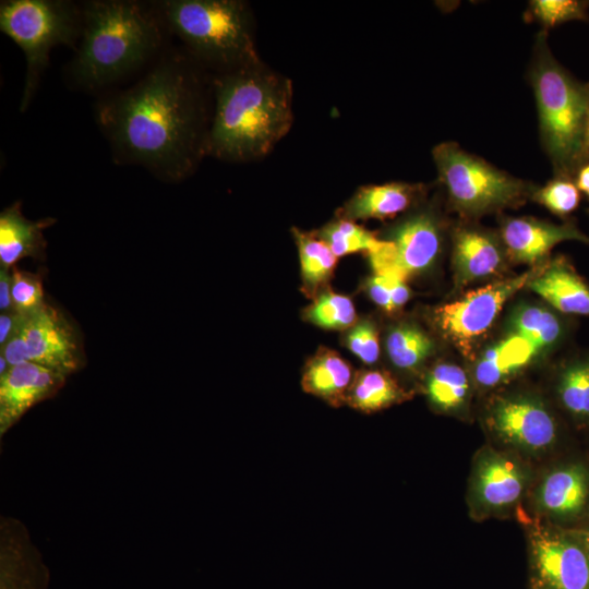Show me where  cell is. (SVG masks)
Segmentation results:
<instances>
[{
	"mask_svg": "<svg viewBox=\"0 0 589 589\" xmlns=\"http://www.w3.org/2000/svg\"><path fill=\"white\" fill-rule=\"evenodd\" d=\"M202 92L189 61L169 56L134 85L101 99L96 119L118 160L178 182L206 155L209 122Z\"/></svg>",
	"mask_w": 589,
	"mask_h": 589,
	"instance_id": "6da1fadb",
	"label": "cell"
},
{
	"mask_svg": "<svg viewBox=\"0 0 589 589\" xmlns=\"http://www.w3.org/2000/svg\"><path fill=\"white\" fill-rule=\"evenodd\" d=\"M291 81L261 61L219 73L206 155L244 163L266 156L293 122Z\"/></svg>",
	"mask_w": 589,
	"mask_h": 589,
	"instance_id": "7a4b0ae2",
	"label": "cell"
},
{
	"mask_svg": "<svg viewBox=\"0 0 589 589\" xmlns=\"http://www.w3.org/2000/svg\"><path fill=\"white\" fill-rule=\"evenodd\" d=\"M165 28L153 4L93 0L82 8V39L68 67L72 83L98 91L139 69L161 47Z\"/></svg>",
	"mask_w": 589,
	"mask_h": 589,
	"instance_id": "3957f363",
	"label": "cell"
},
{
	"mask_svg": "<svg viewBox=\"0 0 589 589\" xmlns=\"http://www.w3.org/2000/svg\"><path fill=\"white\" fill-rule=\"evenodd\" d=\"M527 76L536 99L541 146L553 175L574 179L580 166L587 83L557 61L544 31L536 36Z\"/></svg>",
	"mask_w": 589,
	"mask_h": 589,
	"instance_id": "277c9868",
	"label": "cell"
},
{
	"mask_svg": "<svg viewBox=\"0 0 589 589\" xmlns=\"http://www.w3.org/2000/svg\"><path fill=\"white\" fill-rule=\"evenodd\" d=\"M165 28L219 73L260 60L253 16L240 0H163L152 3Z\"/></svg>",
	"mask_w": 589,
	"mask_h": 589,
	"instance_id": "5b68a950",
	"label": "cell"
},
{
	"mask_svg": "<svg viewBox=\"0 0 589 589\" xmlns=\"http://www.w3.org/2000/svg\"><path fill=\"white\" fill-rule=\"evenodd\" d=\"M432 157L446 207L459 219L478 221L486 215L518 208L530 200L537 187L453 141L435 145Z\"/></svg>",
	"mask_w": 589,
	"mask_h": 589,
	"instance_id": "8992f818",
	"label": "cell"
},
{
	"mask_svg": "<svg viewBox=\"0 0 589 589\" xmlns=\"http://www.w3.org/2000/svg\"><path fill=\"white\" fill-rule=\"evenodd\" d=\"M0 29L24 52L26 75L21 111H24L57 45H72L82 31V10L64 0H5L0 4Z\"/></svg>",
	"mask_w": 589,
	"mask_h": 589,
	"instance_id": "52a82bcc",
	"label": "cell"
},
{
	"mask_svg": "<svg viewBox=\"0 0 589 589\" xmlns=\"http://www.w3.org/2000/svg\"><path fill=\"white\" fill-rule=\"evenodd\" d=\"M438 199L424 201L389 227L383 245L369 254L374 274L408 280L430 271L438 261L450 232Z\"/></svg>",
	"mask_w": 589,
	"mask_h": 589,
	"instance_id": "ba28073f",
	"label": "cell"
},
{
	"mask_svg": "<svg viewBox=\"0 0 589 589\" xmlns=\"http://www.w3.org/2000/svg\"><path fill=\"white\" fill-rule=\"evenodd\" d=\"M540 266L514 277L494 280L436 306L432 311L436 330L461 354L473 360L480 342L494 325L505 303L527 287Z\"/></svg>",
	"mask_w": 589,
	"mask_h": 589,
	"instance_id": "9c48e42d",
	"label": "cell"
},
{
	"mask_svg": "<svg viewBox=\"0 0 589 589\" xmlns=\"http://www.w3.org/2000/svg\"><path fill=\"white\" fill-rule=\"evenodd\" d=\"M484 423L502 443L532 454L552 447L560 431L551 407L529 393L496 396L485 409Z\"/></svg>",
	"mask_w": 589,
	"mask_h": 589,
	"instance_id": "30bf717a",
	"label": "cell"
},
{
	"mask_svg": "<svg viewBox=\"0 0 589 589\" xmlns=\"http://www.w3.org/2000/svg\"><path fill=\"white\" fill-rule=\"evenodd\" d=\"M539 589H589V552L572 531L539 521L528 529Z\"/></svg>",
	"mask_w": 589,
	"mask_h": 589,
	"instance_id": "8fae6325",
	"label": "cell"
},
{
	"mask_svg": "<svg viewBox=\"0 0 589 589\" xmlns=\"http://www.w3.org/2000/svg\"><path fill=\"white\" fill-rule=\"evenodd\" d=\"M20 327L29 360L69 376L84 365L81 336L64 314L45 301L21 313Z\"/></svg>",
	"mask_w": 589,
	"mask_h": 589,
	"instance_id": "7c38bea8",
	"label": "cell"
},
{
	"mask_svg": "<svg viewBox=\"0 0 589 589\" xmlns=\"http://www.w3.org/2000/svg\"><path fill=\"white\" fill-rule=\"evenodd\" d=\"M470 479L471 512L485 518L504 514L520 501L528 473L513 456L485 447L474 459Z\"/></svg>",
	"mask_w": 589,
	"mask_h": 589,
	"instance_id": "4fadbf2b",
	"label": "cell"
},
{
	"mask_svg": "<svg viewBox=\"0 0 589 589\" xmlns=\"http://www.w3.org/2000/svg\"><path fill=\"white\" fill-rule=\"evenodd\" d=\"M452 268L457 289L500 275L508 257L497 230L477 221L458 219L452 223Z\"/></svg>",
	"mask_w": 589,
	"mask_h": 589,
	"instance_id": "5bb4252c",
	"label": "cell"
},
{
	"mask_svg": "<svg viewBox=\"0 0 589 589\" xmlns=\"http://www.w3.org/2000/svg\"><path fill=\"white\" fill-rule=\"evenodd\" d=\"M497 232L508 261L532 267L545 263L551 257V251L561 242L589 244V236L578 227L574 217L556 224L530 216L502 215Z\"/></svg>",
	"mask_w": 589,
	"mask_h": 589,
	"instance_id": "9a60e30c",
	"label": "cell"
},
{
	"mask_svg": "<svg viewBox=\"0 0 589 589\" xmlns=\"http://www.w3.org/2000/svg\"><path fill=\"white\" fill-rule=\"evenodd\" d=\"M64 374L33 361L11 366L0 376V437L35 405L52 398L67 382Z\"/></svg>",
	"mask_w": 589,
	"mask_h": 589,
	"instance_id": "2e32d148",
	"label": "cell"
},
{
	"mask_svg": "<svg viewBox=\"0 0 589 589\" xmlns=\"http://www.w3.org/2000/svg\"><path fill=\"white\" fill-rule=\"evenodd\" d=\"M50 573L25 525L0 518V589H49Z\"/></svg>",
	"mask_w": 589,
	"mask_h": 589,
	"instance_id": "e0dca14e",
	"label": "cell"
},
{
	"mask_svg": "<svg viewBox=\"0 0 589 589\" xmlns=\"http://www.w3.org/2000/svg\"><path fill=\"white\" fill-rule=\"evenodd\" d=\"M527 287L564 315L589 316V284L565 255L550 257Z\"/></svg>",
	"mask_w": 589,
	"mask_h": 589,
	"instance_id": "ac0fdd59",
	"label": "cell"
},
{
	"mask_svg": "<svg viewBox=\"0 0 589 589\" xmlns=\"http://www.w3.org/2000/svg\"><path fill=\"white\" fill-rule=\"evenodd\" d=\"M426 192L425 184L402 181L363 185L347 201L339 217L353 221L390 219L420 205Z\"/></svg>",
	"mask_w": 589,
	"mask_h": 589,
	"instance_id": "d6986e66",
	"label": "cell"
},
{
	"mask_svg": "<svg viewBox=\"0 0 589 589\" xmlns=\"http://www.w3.org/2000/svg\"><path fill=\"white\" fill-rule=\"evenodd\" d=\"M540 513L553 519L580 516L589 505V472L580 464H568L548 472L536 489Z\"/></svg>",
	"mask_w": 589,
	"mask_h": 589,
	"instance_id": "ffe728a7",
	"label": "cell"
},
{
	"mask_svg": "<svg viewBox=\"0 0 589 589\" xmlns=\"http://www.w3.org/2000/svg\"><path fill=\"white\" fill-rule=\"evenodd\" d=\"M537 358L528 340L507 332L474 357L470 375L479 388L493 389L514 378Z\"/></svg>",
	"mask_w": 589,
	"mask_h": 589,
	"instance_id": "44dd1931",
	"label": "cell"
},
{
	"mask_svg": "<svg viewBox=\"0 0 589 589\" xmlns=\"http://www.w3.org/2000/svg\"><path fill=\"white\" fill-rule=\"evenodd\" d=\"M573 329L572 316L555 311L546 303L518 304L508 318V332L528 340L538 358L564 346Z\"/></svg>",
	"mask_w": 589,
	"mask_h": 589,
	"instance_id": "7402d4cb",
	"label": "cell"
},
{
	"mask_svg": "<svg viewBox=\"0 0 589 589\" xmlns=\"http://www.w3.org/2000/svg\"><path fill=\"white\" fill-rule=\"evenodd\" d=\"M55 219H27L21 203L15 202L0 214V266L12 268L25 257L44 260L47 242L43 231L55 224Z\"/></svg>",
	"mask_w": 589,
	"mask_h": 589,
	"instance_id": "603a6c76",
	"label": "cell"
},
{
	"mask_svg": "<svg viewBox=\"0 0 589 589\" xmlns=\"http://www.w3.org/2000/svg\"><path fill=\"white\" fill-rule=\"evenodd\" d=\"M350 364L337 352L321 347L305 363L301 377L302 389L332 407L346 405L353 380Z\"/></svg>",
	"mask_w": 589,
	"mask_h": 589,
	"instance_id": "cb8c5ba5",
	"label": "cell"
},
{
	"mask_svg": "<svg viewBox=\"0 0 589 589\" xmlns=\"http://www.w3.org/2000/svg\"><path fill=\"white\" fill-rule=\"evenodd\" d=\"M557 404L575 422L589 423V350H574L554 368Z\"/></svg>",
	"mask_w": 589,
	"mask_h": 589,
	"instance_id": "d4e9b609",
	"label": "cell"
},
{
	"mask_svg": "<svg viewBox=\"0 0 589 589\" xmlns=\"http://www.w3.org/2000/svg\"><path fill=\"white\" fill-rule=\"evenodd\" d=\"M473 381L461 365L453 361H441L425 374L423 389L431 407L443 413L465 410Z\"/></svg>",
	"mask_w": 589,
	"mask_h": 589,
	"instance_id": "484cf974",
	"label": "cell"
},
{
	"mask_svg": "<svg viewBox=\"0 0 589 589\" xmlns=\"http://www.w3.org/2000/svg\"><path fill=\"white\" fill-rule=\"evenodd\" d=\"M411 394L384 370H362L354 373L348 389L346 405L373 413L410 399Z\"/></svg>",
	"mask_w": 589,
	"mask_h": 589,
	"instance_id": "4316f807",
	"label": "cell"
},
{
	"mask_svg": "<svg viewBox=\"0 0 589 589\" xmlns=\"http://www.w3.org/2000/svg\"><path fill=\"white\" fill-rule=\"evenodd\" d=\"M433 338L414 322H400L388 330L385 339L392 364L406 373L418 372L435 351Z\"/></svg>",
	"mask_w": 589,
	"mask_h": 589,
	"instance_id": "83f0119b",
	"label": "cell"
},
{
	"mask_svg": "<svg viewBox=\"0 0 589 589\" xmlns=\"http://www.w3.org/2000/svg\"><path fill=\"white\" fill-rule=\"evenodd\" d=\"M292 235L299 252L303 291L315 298L332 277L338 257L314 231L292 228Z\"/></svg>",
	"mask_w": 589,
	"mask_h": 589,
	"instance_id": "f1b7e54d",
	"label": "cell"
},
{
	"mask_svg": "<svg viewBox=\"0 0 589 589\" xmlns=\"http://www.w3.org/2000/svg\"><path fill=\"white\" fill-rule=\"evenodd\" d=\"M314 232L329 245L337 257L358 252L369 255L384 243L376 233L344 217H338Z\"/></svg>",
	"mask_w": 589,
	"mask_h": 589,
	"instance_id": "f546056e",
	"label": "cell"
},
{
	"mask_svg": "<svg viewBox=\"0 0 589 589\" xmlns=\"http://www.w3.org/2000/svg\"><path fill=\"white\" fill-rule=\"evenodd\" d=\"M304 318L324 329H348L357 322L356 308L350 298L326 289L304 310Z\"/></svg>",
	"mask_w": 589,
	"mask_h": 589,
	"instance_id": "4dcf8cb0",
	"label": "cell"
},
{
	"mask_svg": "<svg viewBox=\"0 0 589 589\" xmlns=\"http://www.w3.org/2000/svg\"><path fill=\"white\" fill-rule=\"evenodd\" d=\"M525 19L537 22L544 32L572 21H589V1L531 0Z\"/></svg>",
	"mask_w": 589,
	"mask_h": 589,
	"instance_id": "1f68e13d",
	"label": "cell"
},
{
	"mask_svg": "<svg viewBox=\"0 0 589 589\" xmlns=\"http://www.w3.org/2000/svg\"><path fill=\"white\" fill-rule=\"evenodd\" d=\"M530 200L566 220L578 208L581 193L573 178L553 176L543 185L534 188Z\"/></svg>",
	"mask_w": 589,
	"mask_h": 589,
	"instance_id": "d6a6232c",
	"label": "cell"
},
{
	"mask_svg": "<svg viewBox=\"0 0 589 589\" xmlns=\"http://www.w3.org/2000/svg\"><path fill=\"white\" fill-rule=\"evenodd\" d=\"M365 289L370 299L389 314L402 309L411 296L407 281L395 276L373 274Z\"/></svg>",
	"mask_w": 589,
	"mask_h": 589,
	"instance_id": "836d02e7",
	"label": "cell"
},
{
	"mask_svg": "<svg viewBox=\"0 0 589 589\" xmlns=\"http://www.w3.org/2000/svg\"><path fill=\"white\" fill-rule=\"evenodd\" d=\"M11 275V296L15 311L27 313L46 301L44 298L43 276L39 272L31 273L13 266Z\"/></svg>",
	"mask_w": 589,
	"mask_h": 589,
	"instance_id": "e575fe53",
	"label": "cell"
},
{
	"mask_svg": "<svg viewBox=\"0 0 589 589\" xmlns=\"http://www.w3.org/2000/svg\"><path fill=\"white\" fill-rule=\"evenodd\" d=\"M346 347L365 364H374L380 358V335L373 321L357 322L345 336Z\"/></svg>",
	"mask_w": 589,
	"mask_h": 589,
	"instance_id": "d590c367",
	"label": "cell"
},
{
	"mask_svg": "<svg viewBox=\"0 0 589 589\" xmlns=\"http://www.w3.org/2000/svg\"><path fill=\"white\" fill-rule=\"evenodd\" d=\"M0 348V352L4 354L10 366L19 365L31 361L27 345L20 327V321L8 341L4 344V346Z\"/></svg>",
	"mask_w": 589,
	"mask_h": 589,
	"instance_id": "8d00e7d4",
	"label": "cell"
},
{
	"mask_svg": "<svg viewBox=\"0 0 589 589\" xmlns=\"http://www.w3.org/2000/svg\"><path fill=\"white\" fill-rule=\"evenodd\" d=\"M12 275L10 268L0 267V311H11L13 309L12 296Z\"/></svg>",
	"mask_w": 589,
	"mask_h": 589,
	"instance_id": "74e56055",
	"label": "cell"
},
{
	"mask_svg": "<svg viewBox=\"0 0 589 589\" xmlns=\"http://www.w3.org/2000/svg\"><path fill=\"white\" fill-rule=\"evenodd\" d=\"M20 313L15 310L1 312L0 314V347L4 346L10 336L15 330L19 321Z\"/></svg>",
	"mask_w": 589,
	"mask_h": 589,
	"instance_id": "f35d334b",
	"label": "cell"
},
{
	"mask_svg": "<svg viewBox=\"0 0 589 589\" xmlns=\"http://www.w3.org/2000/svg\"><path fill=\"white\" fill-rule=\"evenodd\" d=\"M574 181L580 193L589 200V161L577 169Z\"/></svg>",
	"mask_w": 589,
	"mask_h": 589,
	"instance_id": "ab89813d",
	"label": "cell"
},
{
	"mask_svg": "<svg viewBox=\"0 0 589 589\" xmlns=\"http://www.w3.org/2000/svg\"><path fill=\"white\" fill-rule=\"evenodd\" d=\"M588 161H589V82H587V110H586V118H585L580 166Z\"/></svg>",
	"mask_w": 589,
	"mask_h": 589,
	"instance_id": "60d3db41",
	"label": "cell"
},
{
	"mask_svg": "<svg viewBox=\"0 0 589 589\" xmlns=\"http://www.w3.org/2000/svg\"><path fill=\"white\" fill-rule=\"evenodd\" d=\"M572 532L575 537L578 538V540L585 545V548L589 552V527Z\"/></svg>",
	"mask_w": 589,
	"mask_h": 589,
	"instance_id": "b9f144b4",
	"label": "cell"
},
{
	"mask_svg": "<svg viewBox=\"0 0 589 589\" xmlns=\"http://www.w3.org/2000/svg\"><path fill=\"white\" fill-rule=\"evenodd\" d=\"M10 368L4 354L0 352V376L5 374Z\"/></svg>",
	"mask_w": 589,
	"mask_h": 589,
	"instance_id": "7bdbcfd3",
	"label": "cell"
},
{
	"mask_svg": "<svg viewBox=\"0 0 589 589\" xmlns=\"http://www.w3.org/2000/svg\"><path fill=\"white\" fill-rule=\"evenodd\" d=\"M533 589H539L538 587L533 586Z\"/></svg>",
	"mask_w": 589,
	"mask_h": 589,
	"instance_id": "ee69618b",
	"label": "cell"
},
{
	"mask_svg": "<svg viewBox=\"0 0 589 589\" xmlns=\"http://www.w3.org/2000/svg\"><path fill=\"white\" fill-rule=\"evenodd\" d=\"M587 213H588V215H589V208L587 209Z\"/></svg>",
	"mask_w": 589,
	"mask_h": 589,
	"instance_id": "f6af8a7d",
	"label": "cell"
}]
</instances>
